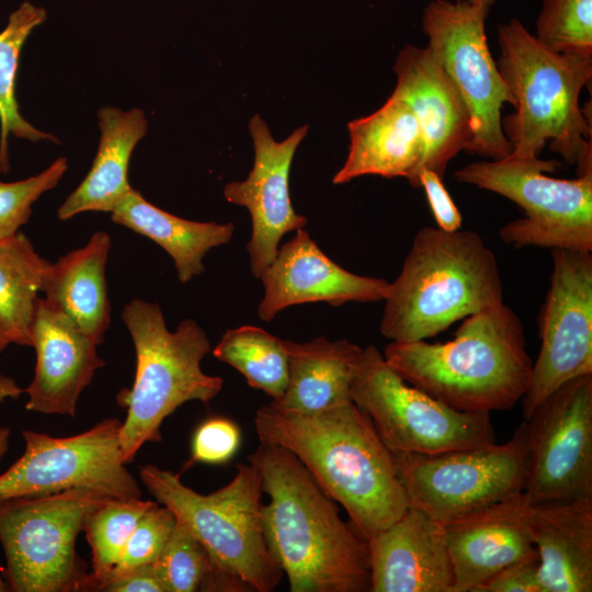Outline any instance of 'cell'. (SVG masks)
I'll return each instance as SVG.
<instances>
[{
	"label": "cell",
	"mask_w": 592,
	"mask_h": 592,
	"mask_svg": "<svg viewBox=\"0 0 592 592\" xmlns=\"http://www.w3.org/2000/svg\"><path fill=\"white\" fill-rule=\"evenodd\" d=\"M270 502L264 537L291 592H371L367 540L288 449L260 442L248 456Z\"/></svg>",
	"instance_id": "6da1fadb"
},
{
	"label": "cell",
	"mask_w": 592,
	"mask_h": 592,
	"mask_svg": "<svg viewBox=\"0 0 592 592\" xmlns=\"http://www.w3.org/2000/svg\"><path fill=\"white\" fill-rule=\"evenodd\" d=\"M254 428L260 442L280 445L304 464L366 540L408 509L392 452L352 400L311 413L267 403L258 409Z\"/></svg>",
	"instance_id": "7a4b0ae2"
},
{
	"label": "cell",
	"mask_w": 592,
	"mask_h": 592,
	"mask_svg": "<svg viewBox=\"0 0 592 592\" xmlns=\"http://www.w3.org/2000/svg\"><path fill=\"white\" fill-rule=\"evenodd\" d=\"M383 356L409 384L468 412L514 407L528 388L533 367L522 321L503 303L464 318L445 343L391 341Z\"/></svg>",
	"instance_id": "3957f363"
},
{
	"label": "cell",
	"mask_w": 592,
	"mask_h": 592,
	"mask_svg": "<svg viewBox=\"0 0 592 592\" xmlns=\"http://www.w3.org/2000/svg\"><path fill=\"white\" fill-rule=\"evenodd\" d=\"M498 45L497 66L515 107L501 121L511 153L537 158L549 144L579 174L591 171V116L579 101L592 55L553 52L516 19L498 26Z\"/></svg>",
	"instance_id": "277c9868"
},
{
	"label": "cell",
	"mask_w": 592,
	"mask_h": 592,
	"mask_svg": "<svg viewBox=\"0 0 592 592\" xmlns=\"http://www.w3.org/2000/svg\"><path fill=\"white\" fill-rule=\"evenodd\" d=\"M380 333L394 342L433 338L454 322L503 303L493 251L471 230L424 226L389 283Z\"/></svg>",
	"instance_id": "5b68a950"
},
{
	"label": "cell",
	"mask_w": 592,
	"mask_h": 592,
	"mask_svg": "<svg viewBox=\"0 0 592 592\" xmlns=\"http://www.w3.org/2000/svg\"><path fill=\"white\" fill-rule=\"evenodd\" d=\"M122 318L136 353L133 387L117 394L118 405L127 409L119 446L128 464L145 443L161 441L160 428L168 415L187 401L208 403L224 380L201 367L212 346L195 320L185 319L170 331L159 305L143 299L126 304Z\"/></svg>",
	"instance_id": "8992f818"
},
{
	"label": "cell",
	"mask_w": 592,
	"mask_h": 592,
	"mask_svg": "<svg viewBox=\"0 0 592 592\" xmlns=\"http://www.w3.org/2000/svg\"><path fill=\"white\" fill-rule=\"evenodd\" d=\"M139 477L156 501L167 506L225 570L257 592H272L284 573L269 550L261 519L262 487L252 464H238L229 483L201 494L179 474L155 465Z\"/></svg>",
	"instance_id": "52a82bcc"
},
{
	"label": "cell",
	"mask_w": 592,
	"mask_h": 592,
	"mask_svg": "<svg viewBox=\"0 0 592 592\" xmlns=\"http://www.w3.org/2000/svg\"><path fill=\"white\" fill-rule=\"evenodd\" d=\"M560 162L512 153L454 172L460 182L502 195L525 213L505 224L499 238L514 248L543 247L592 252V171L557 179Z\"/></svg>",
	"instance_id": "ba28073f"
},
{
	"label": "cell",
	"mask_w": 592,
	"mask_h": 592,
	"mask_svg": "<svg viewBox=\"0 0 592 592\" xmlns=\"http://www.w3.org/2000/svg\"><path fill=\"white\" fill-rule=\"evenodd\" d=\"M110 498L69 489L0 500V545L10 591H86L89 572L76 551V540L87 514Z\"/></svg>",
	"instance_id": "9c48e42d"
},
{
	"label": "cell",
	"mask_w": 592,
	"mask_h": 592,
	"mask_svg": "<svg viewBox=\"0 0 592 592\" xmlns=\"http://www.w3.org/2000/svg\"><path fill=\"white\" fill-rule=\"evenodd\" d=\"M350 395L392 453L439 454L496 443L490 413L454 409L409 384L374 345L361 350Z\"/></svg>",
	"instance_id": "30bf717a"
},
{
	"label": "cell",
	"mask_w": 592,
	"mask_h": 592,
	"mask_svg": "<svg viewBox=\"0 0 592 592\" xmlns=\"http://www.w3.org/2000/svg\"><path fill=\"white\" fill-rule=\"evenodd\" d=\"M527 421L503 444L439 454L392 453L409 506L445 524L523 491Z\"/></svg>",
	"instance_id": "8fae6325"
},
{
	"label": "cell",
	"mask_w": 592,
	"mask_h": 592,
	"mask_svg": "<svg viewBox=\"0 0 592 592\" xmlns=\"http://www.w3.org/2000/svg\"><path fill=\"white\" fill-rule=\"evenodd\" d=\"M489 11L468 0H432L423 10L421 25L434 54L466 104L473 138L466 152L491 160L512 152L501 125L504 103L513 105L487 43L485 22Z\"/></svg>",
	"instance_id": "7c38bea8"
},
{
	"label": "cell",
	"mask_w": 592,
	"mask_h": 592,
	"mask_svg": "<svg viewBox=\"0 0 592 592\" xmlns=\"http://www.w3.org/2000/svg\"><path fill=\"white\" fill-rule=\"evenodd\" d=\"M122 421L107 418L77 435L23 430V455L0 475V500L88 489L116 499L141 498L119 446Z\"/></svg>",
	"instance_id": "4fadbf2b"
},
{
	"label": "cell",
	"mask_w": 592,
	"mask_h": 592,
	"mask_svg": "<svg viewBox=\"0 0 592 592\" xmlns=\"http://www.w3.org/2000/svg\"><path fill=\"white\" fill-rule=\"evenodd\" d=\"M526 421L530 504L592 500V374L561 385Z\"/></svg>",
	"instance_id": "5bb4252c"
},
{
	"label": "cell",
	"mask_w": 592,
	"mask_h": 592,
	"mask_svg": "<svg viewBox=\"0 0 592 592\" xmlns=\"http://www.w3.org/2000/svg\"><path fill=\"white\" fill-rule=\"evenodd\" d=\"M551 261L540 349L521 400L524 420L561 385L592 374V253L551 249Z\"/></svg>",
	"instance_id": "9a60e30c"
},
{
	"label": "cell",
	"mask_w": 592,
	"mask_h": 592,
	"mask_svg": "<svg viewBox=\"0 0 592 592\" xmlns=\"http://www.w3.org/2000/svg\"><path fill=\"white\" fill-rule=\"evenodd\" d=\"M249 130L254 147L253 167L246 180L226 184L224 196L250 213L252 226L247 251L250 271L260 278L275 259L283 236L307 224V218L295 212L291 201L289 170L308 125L276 141L265 121L255 114L250 118Z\"/></svg>",
	"instance_id": "2e32d148"
},
{
	"label": "cell",
	"mask_w": 592,
	"mask_h": 592,
	"mask_svg": "<svg viewBox=\"0 0 592 592\" xmlns=\"http://www.w3.org/2000/svg\"><path fill=\"white\" fill-rule=\"evenodd\" d=\"M264 296L258 315L272 321L283 309L300 304L384 300L389 282L352 273L331 260L301 228L278 248L273 262L261 274Z\"/></svg>",
	"instance_id": "e0dca14e"
},
{
	"label": "cell",
	"mask_w": 592,
	"mask_h": 592,
	"mask_svg": "<svg viewBox=\"0 0 592 592\" xmlns=\"http://www.w3.org/2000/svg\"><path fill=\"white\" fill-rule=\"evenodd\" d=\"M397 83L391 95L405 101L420 124L425 151L421 168L442 179L449 161L473 138L468 109L429 47L406 45L392 67Z\"/></svg>",
	"instance_id": "ac0fdd59"
},
{
	"label": "cell",
	"mask_w": 592,
	"mask_h": 592,
	"mask_svg": "<svg viewBox=\"0 0 592 592\" xmlns=\"http://www.w3.org/2000/svg\"><path fill=\"white\" fill-rule=\"evenodd\" d=\"M528 509L522 491L444 524L452 592H477L498 571L537 551Z\"/></svg>",
	"instance_id": "d6986e66"
},
{
	"label": "cell",
	"mask_w": 592,
	"mask_h": 592,
	"mask_svg": "<svg viewBox=\"0 0 592 592\" xmlns=\"http://www.w3.org/2000/svg\"><path fill=\"white\" fill-rule=\"evenodd\" d=\"M32 346L36 365L34 378L24 389L29 397L25 408L73 417L81 392L105 364L98 355V344L39 297L32 326Z\"/></svg>",
	"instance_id": "ffe728a7"
},
{
	"label": "cell",
	"mask_w": 592,
	"mask_h": 592,
	"mask_svg": "<svg viewBox=\"0 0 592 592\" xmlns=\"http://www.w3.org/2000/svg\"><path fill=\"white\" fill-rule=\"evenodd\" d=\"M367 545L371 592H452L444 524L425 512L408 506Z\"/></svg>",
	"instance_id": "44dd1931"
},
{
	"label": "cell",
	"mask_w": 592,
	"mask_h": 592,
	"mask_svg": "<svg viewBox=\"0 0 592 592\" xmlns=\"http://www.w3.org/2000/svg\"><path fill=\"white\" fill-rule=\"evenodd\" d=\"M349 153L332 182L343 184L363 175L406 178L413 187L425 144L418 118L401 99L390 95L377 111L349 122Z\"/></svg>",
	"instance_id": "7402d4cb"
},
{
	"label": "cell",
	"mask_w": 592,
	"mask_h": 592,
	"mask_svg": "<svg viewBox=\"0 0 592 592\" xmlns=\"http://www.w3.org/2000/svg\"><path fill=\"white\" fill-rule=\"evenodd\" d=\"M542 592L592 591V500L530 504Z\"/></svg>",
	"instance_id": "603a6c76"
},
{
	"label": "cell",
	"mask_w": 592,
	"mask_h": 592,
	"mask_svg": "<svg viewBox=\"0 0 592 592\" xmlns=\"http://www.w3.org/2000/svg\"><path fill=\"white\" fill-rule=\"evenodd\" d=\"M100 141L92 167L57 212L67 220L84 212L112 213L133 190L128 181L132 153L146 135L148 122L138 107L104 106L98 112Z\"/></svg>",
	"instance_id": "cb8c5ba5"
},
{
	"label": "cell",
	"mask_w": 592,
	"mask_h": 592,
	"mask_svg": "<svg viewBox=\"0 0 592 592\" xmlns=\"http://www.w3.org/2000/svg\"><path fill=\"white\" fill-rule=\"evenodd\" d=\"M110 248L106 232L93 234L86 246L50 263L42 291L52 307L98 345L111 320L105 281Z\"/></svg>",
	"instance_id": "d4e9b609"
},
{
	"label": "cell",
	"mask_w": 592,
	"mask_h": 592,
	"mask_svg": "<svg viewBox=\"0 0 592 592\" xmlns=\"http://www.w3.org/2000/svg\"><path fill=\"white\" fill-rule=\"evenodd\" d=\"M288 377L283 395L271 400L276 409L311 413L351 401L354 364L362 348L345 339L325 337L297 343L284 340Z\"/></svg>",
	"instance_id": "484cf974"
},
{
	"label": "cell",
	"mask_w": 592,
	"mask_h": 592,
	"mask_svg": "<svg viewBox=\"0 0 592 592\" xmlns=\"http://www.w3.org/2000/svg\"><path fill=\"white\" fill-rule=\"evenodd\" d=\"M111 215L115 224L160 246L172 258L181 283L200 275L204 271V255L228 243L235 230L232 223L193 221L167 213L134 189Z\"/></svg>",
	"instance_id": "4316f807"
},
{
	"label": "cell",
	"mask_w": 592,
	"mask_h": 592,
	"mask_svg": "<svg viewBox=\"0 0 592 592\" xmlns=\"http://www.w3.org/2000/svg\"><path fill=\"white\" fill-rule=\"evenodd\" d=\"M50 262L21 231L0 240V353L32 346V326Z\"/></svg>",
	"instance_id": "83f0119b"
},
{
	"label": "cell",
	"mask_w": 592,
	"mask_h": 592,
	"mask_svg": "<svg viewBox=\"0 0 592 592\" xmlns=\"http://www.w3.org/2000/svg\"><path fill=\"white\" fill-rule=\"evenodd\" d=\"M46 18L44 8L25 1L10 14L7 26L0 32V173L10 170V135L29 141L58 143L56 136L36 128L23 117L15 94L22 48Z\"/></svg>",
	"instance_id": "f1b7e54d"
},
{
	"label": "cell",
	"mask_w": 592,
	"mask_h": 592,
	"mask_svg": "<svg viewBox=\"0 0 592 592\" xmlns=\"http://www.w3.org/2000/svg\"><path fill=\"white\" fill-rule=\"evenodd\" d=\"M167 592H249L238 576L225 570L190 530L175 525L153 562Z\"/></svg>",
	"instance_id": "f546056e"
},
{
	"label": "cell",
	"mask_w": 592,
	"mask_h": 592,
	"mask_svg": "<svg viewBox=\"0 0 592 592\" xmlns=\"http://www.w3.org/2000/svg\"><path fill=\"white\" fill-rule=\"evenodd\" d=\"M213 354L241 373L250 387L262 390L272 400L283 395L288 377L283 339L261 327L246 325L227 330Z\"/></svg>",
	"instance_id": "4dcf8cb0"
},
{
	"label": "cell",
	"mask_w": 592,
	"mask_h": 592,
	"mask_svg": "<svg viewBox=\"0 0 592 592\" xmlns=\"http://www.w3.org/2000/svg\"><path fill=\"white\" fill-rule=\"evenodd\" d=\"M151 500L110 498L86 516L83 532L91 548V571L86 591H99L115 568L140 516Z\"/></svg>",
	"instance_id": "1f68e13d"
},
{
	"label": "cell",
	"mask_w": 592,
	"mask_h": 592,
	"mask_svg": "<svg viewBox=\"0 0 592 592\" xmlns=\"http://www.w3.org/2000/svg\"><path fill=\"white\" fill-rule=\"evenodd\" d=\"M535 36L556 53L592 55V0H543Z\"/></svg>",
	"instance_id": "d6a6232c"
},
{
	"label": "cell",
	"mask_w": 592,
	"mask_h": 592,
	"mask_svg": "<svg viewBox=\"0 0 592 592\" xmlns=\"http://www.w3.org/2000/svg\"><path fill=\"white\" fill-rule=\"evenodd\" d=\"M67 168V159L60 157L33 177L14 182L0 180V240L20 231L31 217L32 205L58 184Z\"/></svg>",
	"instance_id": "836d02e7"
},
{
	"label": "cell",
	"mask_w": 592,
	"mask_h": 592,
	"mask_svg": "<svg viewBox=\"0 0 592 592\" xmlns=\"http://www.w3.org/2000/svg\"><path fill=\"white\" fill-rule=\"evenodd\" d=\"M174 525V514L155 501L138 520L106 582L137 567L155 562Z\"/></svg>",
	"instance_id": "e575fe53"
},
{
	"label": "cell",
	"mask_w": 592,
	"mask_h": 592,
	"mask_svg": "<svg viewBox=\"0 0 592 592\" xmlns=\"http://www.w3.org/2000/svg\"><path fill=\"white\" fill-rule=\"evenodd\" d=\"M239 426L226 418L202 423L192 440V462L218 465L229 462L239 448Z\"/></svg>",
	"instance_id": "d590c367"
},
{
	"label": "cell",
	"mask_w": 592,
	"mask_h": 592,
	"mask_svg": "<svg viewBox=\"0 0 592 592\" xmlns=\"http://www.w3.org/2000/svg\"><path fill=\"white\" fill-rule=\"evenodd\" d=\"M538 569L536 551L498 571L477 592H542Z\"/></svg>",
	"instance_id": "8d00e7d4"
},
{
	"label": "cell",
	"mask_w": 592,
	"mask_h": 592,
	"mask_svg": "<svg viewBox=\"0 0 592 592\" xmlns=\"http://www.w3.org/2000/svg\"><path fill=\"white\" fill-rule=\"evenodd\" d=\"M418 185L424 189L436 227L456 231L462 227V215L446 190L443 179L434 171L422 168L418 173Z\"/></svg>",
	"instance_id": "74e56055"
},
{
	"label": "cell",
	"mask_w": 592,
	"mask_h": 592,
	"mask_svg": "<svg viewBox=\"0 0 592 592\" xmlns=\"http://www.w3.org/2000/svg\"><path fill=\"white\" fill-rule=\"evenodd\" d=\"M106 592H167L153 562L137 567L104 583Z\"/></svg>",
	"instance_id": "f35d334b"
},
{
	"label": "cell",
	"mask_w": 592,
	"mask_h": 592,
	"mask_svg": "<svg viewBox=\"0 0 592 592\" xmlns=\"http://www.w3.org/2000/svg\"><path fill=\"white\" fill-rule=\"evenodd\" d=\"M24 392L14 378L0 375V403L7 399H18ZM10 429L0 428V460L9 447Z\"/></svg>",
	"instance_id": "ab89813d"
},
{
	"label": "cell",
	"mask_w": 592,
	"mask_h": 592,
	"mask_svg": "<svg viewBox=\"0 0 592 592\" xmlns=\"http://www.w3.org/2000/svg\"><path fill=\"white\" fill-rule=\"evenodd\" d=\"M470 3L485 8L490 11L491 5L496 0H468Z\"/></svg>",
	"instance_id": "60d3db41"
},
{
	"label": "cell",
	"mask_w": 592,
	"mask_h": 592,
	"mask_svg": "<svg viewBox=\"0 0 592 592\" xmlns=\"http://www.w3.org/2000/svg\"><path fill=\"white\" fill-rule=\"evenodd\" d=\"M5 591H10V589L8 587V583L3 581V578L0 573V592H5Z\"/></svg>",
	"instance_id": "b9f144b4"
}]
</instances>
